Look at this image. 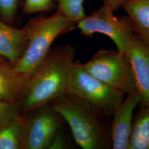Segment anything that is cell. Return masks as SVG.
<instances>
[{
  "label": "cell",
  "mask_w": 149,
  "mask_h": 149,
  "mask_svg": "<svg viewBox=\"0 0 149 149\" xmlns=\"http://www.w3.org/2000/svg\"><path fill=\"white\" fill-rule=\"evenodd\" d=\"M74 56L71 44L51 48L30 79L22 102V112L37 109L64 94Z\"/></svg>",
  "instance_id": "obj_1"
},
{
  "label": "cell",
  "mask_w": 149,
  "mask_h": 149,
  "mask_svg": "<svg viewBox=\"0 0 149 149\" xmlns=\"http://www.w3.org/2000/svg\"><path fill=\"white\" fill-rule=\"evenodd\" d=\"M49 103L68 123L76 143L81 148L112 149L111 123L106 121L109 117L66 92Z\"/></svg>",
  "instance_id": "obj_2"
},
{
  "label": "cell",
  "mask_w": 149,
  "mask_h": 149,
  "mask_svg": "<svg viewBox=\"0 0 149 149\" xmlns=\"http://www.w3.org/2000/svg\"><path fill=\"white\" fill-rule=\"evenodd\" d=\"M76 24L56 12L52 16L31 19L24 26L26 48L21 58L13 66L16 71L31 77L43 63L55 39Z\"/></svg>",
  "instance_id": "obj_3"
},
{
  "label": "cell",
  "mask_w": 149,
  "mask_h": 149,
  "mask_svg": "<svg viewBox=\"0 0 149 149\" xmlns=\"http://www.w3.org/2000/svg\"><path fill=\"white\" fill-rule=\"evenodd\" d=\"M66 93L85 102L97 112L111 117L125 94L90 74L79 61H74L70 71Z\"/></svg>",
  "instance_id": "obj_4"
},
{
  "label": "cell",
  "mask_w": 149,
  "mask_h": 149,
  "mask_svg": "<svg viewBox=\"0 0 149 149\" xmlns=\"http://www.w3.org/2000/svg\"><path fill=\"white\" fill-rule=\"evenodd\" d=\"M83 65L92 76L125 95L136 91L132 69L125 53L101 49Z\"/></svg>",
  "instance_id": "obj_5"
},
{
  "label": "cell",
  "mask_w": 149,
  "mask_h": 149,
  "mask_svg": "<svg viewBox=\"0 0 149 149\" xmlns=\"http://www.w3.org/2000/svg\"><path fill=\"white\" fill-rule=\"evenodd\" d=\"M114 11L105 6L92 12L76 23V28L86 37L101 33L109 38L115 44L118 51L125 53L133 28L128 16L116 17Z\"/></svg>",
  "instance_id": "obj_6"
},
{
  "label": "cell",
  "mask_w": 149,
  "mask_h": 149,
  "mask_svg": "<svg viewBox=\"0 0 149 149\" xmlns=\"http://www.w3.org/2000/svg\"><path fill=\"white\" fill-rule=\"evenodd\" d=\"M27 120L23 149H47L60 129L59 115L47 103Z\"/></svg>",
  "instance_id": "obj_7"
},
{
  "label": "cell",
  "mask_w": 149,
  "mask_h": 149,
  "mask_svg": "<svg viewBox=\"0 0 149 149\" xmlns=\"http://www.w3.org/2000/svg\"><path fill=\"white\" fill-rule=\"evenodd\" d=\"M125 53L132 69L140 105L149 107V45L134 33Z\"/></svg>",
  "instance_id": "obj_8"
},
{
  "label": "cell",
  "mask_w": 149,
  "mask_h": 149,
  "mask_svg": "<svg viewBox=\"0 0 149 149\" xmlns=\"http://www.w3.org/2000/svg\"><path fill=\"white\" fill-rule=\"evenodd\" d=\"M140 103L137 91L127 95L113 113L111 123L113 149H129L133 125L134 111Z\"/></svg>",
  "instance_id": "obj_9"
},
{
  "label": "cell",
  "mask_w": 149,
  "mask_h": 149,
  "mask_svg": "<svg viewBox=\"0 0 149 149\" xmlns=\"http://www.w3.org/2000/svg\"><path fill=\"white\" fill-rule=\"evenodd\" d=\"M31 77L16 71L5 60L0 64V101L22 102Z\"/></svg>",
  "instance_id": "obj_10"
},
{
  "label": "cell",
  "mask_w": 149,
  "mask_h": 149,
  "mask_svg": "<svg viewBox=\"0 0 149 149\" xmlns=\"http://www.w3.org/2000/svg\"><path fill=\"white\" fill-rule=\"evenodd\" d=\"M24 27L16 28L0 19V55L15 66L21 58L27 45Z\"/></svg>",
  "instance_id": "obj_11"
},
{
  "label": "cell",
  "mask_w": 149,
  "mask_h": 149,
  "mask_svg": "<svg viewBox=\"0 0 149 149\" xmlns=\"http://www.w3.org/2000/svg\"><path fill=\"white\" fill-rule=\"evenodd\" d=\"M121 8L132 22L134 33L149 45V0H132Z\"/></svg>",
  "instance_id": "obj_12"
},
{
  "label": "cell",
  "mask_w": 149,
  "mask_h": 149,
  "mask_svg": "<svg viewBox=\"0 0 149 149\" xmlns=\"http://www.w3.org/2000/svg\"><path fill=\"white\" fill-rule=\"evenodd\" d=\"M27 119L20 114L0 127V149H23Z\"/></svg>",
  "instance_id": "obj_13"
},
{
  "label": "cell",
  "mask_w": 149,
  "mask_h": 149,
  "mask_svg": "<svg viewBox=\"0 0 149 149\" xmlns=\"http://www.w3.org/2000/svg\"><path fill=\"white\" fill-rule=\"evenodd\" d=\"M129 149H149V107L141 106L135 114Z\"/></svg>",
  "instance_id": "obj_14"
},
{
  "label": "cell",
  "mask_w": 149,
  "mask_h": 149,
  "mask_svg": "<svg viewBox=\"0 0 149 149\" xmlns=\"http://www.w3.org/2000/svg\"><path fill=\"white\" fill-rule=\"evenodd\" d=\"M57 11L60 14L76 23L85 18L86 15L84 7L85 0H56Z\"/></svg>",
  "instance_id": "obj_15"
},
{
  "label": "cell",
  "mask_w": 149,
  "mask_h": 149,
  "mask_svg": "<svg viewBox=\"0 0 149 149\" xmlns=\"http://www.w3.org/2000/svg\"><path fill=\"white\" fill-rule=\"evenodd\" d=\"M22 112L21 102L0 101V127L10 122Z\"/></svg>",
  "instance_id": "obj_16"
},
{
  "label": "cell",
  "mask_w": 149,
  "mask_h": 149,
  "mask_svg": "<svg viewBox=\"0 0 149 149\" xmlns=\"http://www.w3.org/2000/svg\"><path fill=\"white\" fill-rule=\"evenodd\" d=\"M53 5V0H24L23 10L26 14L32 15L48 11Z\"/></svg>",
  "instance_id": "obj_17"
},
{
  "label": "cell",
  "mask_w": 149,
  "mask_h": 149,
  "mask_svg": "<svg viewBox=\"0 0 149 149\" xmlns=\"http://www.w3.org/2000/svg\"><path fill=\"white\" fill-rule=\"evenodd\" d=\"M18 0H0V17L3 21L11 22L17 15Z\"/></svg>",
  "instance_id": "obj_18"
},
{
  "label": "cell",
  "mask_w": 149,
  "mask_h": 149,
  "mask_svg": "<svg viewBox=\"0 0 149 149\" xmlns=\"http://www.w3.org/2000/svg\"><path fill=\"white\" fill-rule=\"evenodd\" d=\"M66 147V143L60 129L55 134L47 149H63Z\"/></svg>",
  "instance_id": "obj_19"
},
{
  "label": "cell",
  "mask_w": 149,
  "mask_h": 149,
  "mask_svg": "<svg viewBox=\"0 0 149 149\" xmlns=\"http://www.w3.org/2000/svg\"><path fill=\"white\" fill-rule=\"evenodd\" d=\"M132 0H103V5L113 11H117L121 8L122 6Z\"/></svg>",
  "instance_id": "obj_20"
},
{
  "label": "cell",
  "mask_w": 149,
  "mask_h": 149,
  "mask_svg": "<svg viewBox=\"0 0 149 149\" xmlns=\"http://www.w3.org/2000/svg\"><path fill=\"white\" fill-rule=\"evenodd\" d=\"M6 60V59H4L2 56L0 55V64H1L2 62H3L4 61Z\"/></svg>",
  "instance_id": "obj_21"
}]
</instances>
